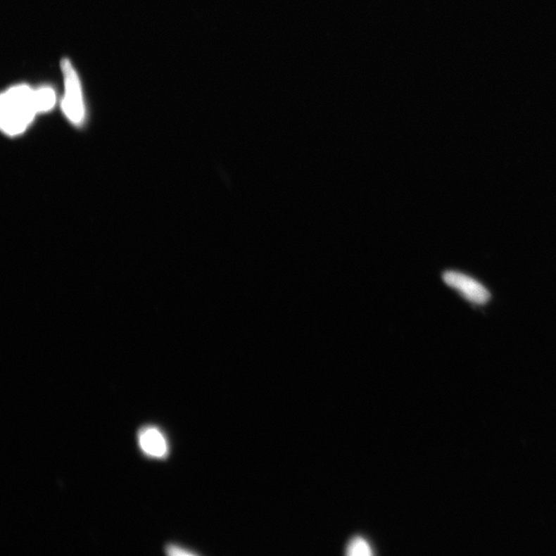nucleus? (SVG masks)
Segmentation results:
<instances>
[{
  "label": "nucleus",
  "instance_id": "nucleus-7",
  "mask_svg": "<svg viewBox=\"0 0 556 556\" xmlns=\"http://www.w3.org/2000/svg\"><path fill=\"white\" fill-rule=\"evenodd\" d=\"M166 553L172 556H189L196 555V553L189 551L184 549V548L173 545L166 548Z\"/></svg>",
  "mask_w": 556,
  "mask_h": 556
},
{
  "label": "nucleus",
  "instance_id": "nucleus-6",
  "mask_svg": "<svg viewBox=\"0 0 556 556\" xmlns=\"http://www.w3.org/2000/svg\"><path fill=\"white\" fill-rule=\"evenodd\" d=\"M346 554L349 556H369L372 555V550L367 540L356 537L347 545Z\"/></svg>",
  "mask_w": 556,
  "mask_h": 556
},
{
  "label": "nucleus",
  "instance_id": "nucleus-3",
  "mask_svg": "<svg viewBox=\"0 0 556 556\" xmlns=\"http://www.w3.org/2000/svg\"><path fill=\"white\" fill-rule=\"evenodd\" d=\"M443 279L471 303L482 305L490 298L488 290L469 276L457 272H447L443 274Z\"/></svg>",
  "mask_w": 556,
  "mask_h": 556
},
{
  "label": "nucleus",
  "instance_id": "nucleus-2",
  "mask_svg": "<svg viewBox=\"0 0 556 556\" xmlns=\"http://www.w3.org/2000/svg\"><path fill=\"white\" fill-rule=\"evenodd\" d=\"M65 91L62 101L63 113L74 125H80L84 118V106L80 81L68 59L61 61Z\"/></svg>",
  "mask_w": 556,
  "mask_h": 556
},
{
  "label": "nucleus",
  "instance_id": "nucleus-1",
  "mask_svg": "<svg viewBox=\"0 0 556 556\" xmlns=\"http://www.w3.org/2000/svg\"><path fill=\"white\" fill-rule=\"evenodd\" d=\"M37 114L34 91L30 87L14 86L2 94L0 125L8 136H18L25 132Z\"/></svg>",
  "mask_w": 556,
  "mask_h": 556
},
{
  "label": "nucleus",
  "instance_id": "nucleus-5",
  "mask_svg": "<svg viewBox=\"0 0 556 556\" xmlns=\"http://www.w3.org/2000/svg\"><path fill=\"white\" fill-rule=\"evenodd\" d=\"M34 102L37 113H46L51 110L56 103V94L51 87L34 91Z\"/></svg>",
  "mask_w": 556,
  "mask_h": 556
},
{
  "label": "nucleus",
  "instance_id": "nucleus-4",
  "mask_svg": "<svg viewBox=\"0 0 556 556\" xmlns=\"http://www.w3.org/2000/svg\"><path fill=\"white\" fill-rule=\"evenodd\" d=\"M139 442L147 456L163 458L168 454V443L160 429L155 427L142 428L139 434Z\"/></svg>",
  "mask_w": 556,
  "mask_h": 556
}]
</instances>
